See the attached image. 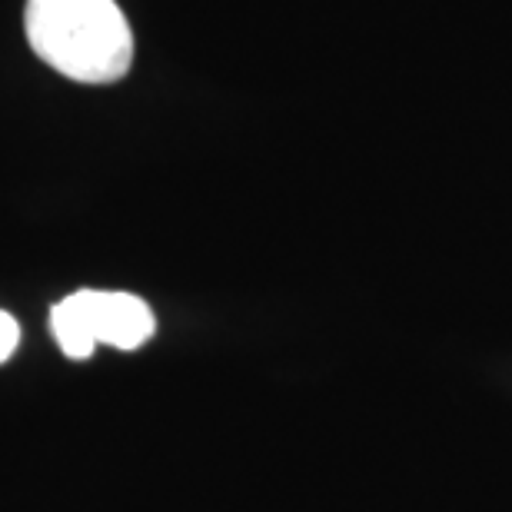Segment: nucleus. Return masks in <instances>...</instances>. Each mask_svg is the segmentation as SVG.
Instances as JSON below:
<instances>
[{
	"label": "nucleus",
	"mask_w": 512,
	"mask_h": 512,
	"mask_svg": "<svg viewBox=\"0 0 512 512\" xmlns=\"http://www.w3.org/2000/svg\"><path fill=\"white\" fill-rule=\"evenodd\" d=\"M34 54L77 84H117L133 64V30L117 0H27Z\"/></svg>",
	"instance_id": "1"
},
{
	"label": "nucleus",
	"mask_w": 512,
	"mask_h": 512,
	"mask_svg": "<svg viewBox=\"0 0 512 512\" xmlns=\"http://www.w3.org/2000/svg\"><path fill=\"white\" fill-rule=\"evenodd\" d=\"M50 330L67 360H87L100 343L124 353L140 350L157 333V320L133 293L77 290L50 310Z\"/></svg>",
	"instance_id": "2"
},
{
	"label": "nucleus",
	"mask_w": 512,
	"mask_h": 512,
	"mask_svg": "<svg viewBox=\"0 0 512 512\" xmlns=\"http://www.w3.org/2000/svg\"><path fill=\"white\" fill-rule=\"evenodd\" d=\"M17 343H20V326H17V320L10 313L0 310V363H7L10 356H14Z\"/></svg>",
	"instance_id": "3"
}]
</instances>
